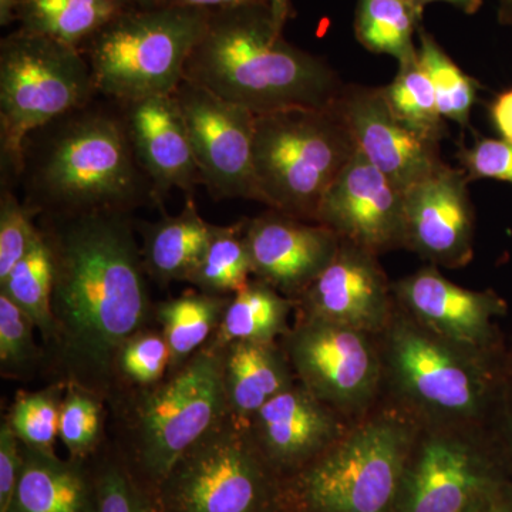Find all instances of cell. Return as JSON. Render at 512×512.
I'll return each instance as SVG.
<instances>
[{
	"label": "cell",
	"instance_id": "6da1fadb",
	"mask_svg": "<svg viewBox=\"0 0 512 512\" xmlns=\"http://www.w3.org/2000/svg\"><path fill=\"white\" fill-rule=\"evenodd\" d=\"M39 220L53 266V336L43 376L107 402L117 350L156 323L137 225L128 212Z\"/></svg>",
	"mask_w": 512,
	"mask_h": 512
},
{
	"label": "cell",
	"instance_id": "7a4b0ae2",
	"mask_svg": "<svg viewBox=\"0 0 512 512\" xmlns=\"http://www.w3.org/2000/svg\"><path fill=\"white\" fill-rule=\"evenodd\" d=\"M19 187L35 218L163 207L134 156L119 104L107 99L29 134Z\"/></svg>",
	"mask_w": 512,
	"mask_h": 512
},
{
	"label": "cell",
	"instance_id": "3957f363",
	"mask_svg": "<svg viewBox=\"0 0 512 512\" xmlns=\"http://www.w3.org/2000/svg\"><path fill=\"white\" fill-rule=\"evenodd\" d=\"M268 5L211 12L185 79L256 116L335 106L345 83L323 57L285 39Z\"/></svg>",
	"mask_w": 512,
	"mask_h": 512
},
{
	"label": "cell",
	"instance_id": "277c9868",
	"mask_svg": "<svg viewBox=\"0 0 512 512\" xmlns=\"http://www.w3.org/2000/svg\"><path fill=\"white\" fill-rule=\"evenodd\" d=\"M107 406L111 441L138 483L156 497L174 464L229 414L220 349L210 343L160 383L119 394Z\"/></svg>",
	"mask_w": 512,
	"mask_h": 512
},
{
	"label": "cell",
	"instance_id": "5b68a950",
	"mask_svg": "<svg viewBox=\"0 0 512 512\" xmlns=\"http://www.w3.org/2000/svg\"><path fill=\"white\" fill-rule=\"evenodd\" d=\"M82 50L18 29L0 42V175L19 187L26 138L37 128L97 99Z\"/></svg>",
	"mask_w": 512,
	"mask_h": 512
},
{
	"label": "cell",
	"instance_id": "8992f818",
	"mask_svg": "<svg viewBox=\"0 0 512 512\" xmlns=\"http://www.w3.org/2000/svg\"><path fill=\"white\" fill-rule=\"evenodd\" d=\"M211 12L134 5L107 23L80 50L97 93L114 103L173 94L207 28Z\"/></svg>",
	"mask_w": 512,
	"mask_h": 512
},
{
	"label": "cell",
	"instance_id": "52a82bcc",
	"mask_svg": "<svg viewBox=\"0 0 512 512\" xmlns=\"http://www.w3.org/2000/svg\"><path fill=\"white\" fill-rule=\"evenodd\" d=\"M356 151L335 106L256 116L252 161L262 204L315 222L320 202Z\"/></svg>",
	"mask_w": 512,
	"mask_h": 512
},
{
	"label": "cell",
	"instance_id": "ba28073f",
	"mask_svg": "<svg viewBox=\"0 0 512 512\" xmlns=\"http://www.w3.org/2000/svg\"><path fill=\"white\" fill-rule=\"evenodd\" d=\"M413 436L396 414L373 417L289 478L285 500L298 512H392Z\"/></svg>",
	"mask_w": 512,
	"mask_h": 512
},
{
	"label": "cell",
	"instance_id": "9c48e42d",
	"mask_svg": "<svg viewBox=\"0 0 512 512\" xmlns=\"http://www.w3.org/2000/svg\"><path fill=\"white\" fill-rule=\"evenodd\" d=\"M285 501L281 476L248 424L229 414L174 464L156 494L160 512H281Z\"/></svg>",
	"mask_w": 512,
	"mask_h": 512
},
{
	"label": "cell",
	"instance_id": "30bf717a",
	"mask_svg": "<svg viewBox=\"0 0 512 512\" xmlns=\"http://www.w3.org/2000/svg\"><path fill=\"white\" fill-rule=\"evenodd\" d=\"M386 332L387 365L410 402L451 419L480 412L490 387L481 356L444 342L407 315H393Z\"/></svg>",
	"mask_w": 512,
	"mask_h": 512
},
{
	"label": "cell",
	"instance_id": "8fae6325",
	"mask_svg": "<svg viewBox=\"0 0 512 512\" xmlns=\"http://www.w3.org/2000/svg\"><path fill=\"white\" fill-rule=\"evenodd\" d=\"M296 318L279 340L296 380L339 414L365 409L382 377L372 335L328 320Z\"/></svg>",
	"mask_w": 512,
	"mask_h": 512
},
{
	"label": "cell",
	"instance_id": "7c38bea8",
	"mask_svg": "<svg viewBox=\"0 0 512 512\" xmlns=\"http://www.w3.org/2000/svg\"><path fill=\"white\" fill-rule=\"evenodd\" d=\"M173 96L183 113L201 184L211 197L262 204L252 161L256 114L188 79Z\"/></svg>",
	"mask_w": 512,
	"mask_h": 512
},
{
	"label": "cell",
	"instance_id": "4fadbf2b",
	"mask_svg": "<svg viewBox=\"0 0 512 512\" xmlns=\"http://www.w3.org/2000/svg\"><path fill=\"white\" fill-rule=\"evenodd\" d=\"M315 222L376 255L406 248L404 192L359 150L330 185Z\"/></svg>",
	"mask_w": 512,
	"mask_h": 512
},
{
	"label": "cell",
	"instance_id": "5bb4252c",
	"mask_svg": "<svg viewBox=\"0 0 512 512\" xmlns=\"http://www.w3.org/2000/svg\"><path fill=\"white\" fill-rule=\"evenodd\" d=\"M357 150L399 190L420 183L444 161L440 144L419 136L394 114L383 87L345 84L335 103Z\"/></svg>",
	"mask_w": 512,
	"mask_h": 512
},
{
	"label": "cell",
	"instance_id": "9a60e30c",
	"mask_svg": "<svg viewBox=\"0 0 512 512\" xmlns=\"http://www.w3.org/2000/svg\"><path fill=\"white\" fill-rule=\"evenodd\" d=\"M379 255L340 239L322 274L295 299L298 316L339 323L362 332H383L393 318V285Z\"/></svg>",
	"mask_w": 512,
	"mask_h": 512
},
{
	"label": "cell",
	"instance_id": "2e32d148",
	"mask_svg": "<svg viewBox=\"0 0 512 512\" xmlns=\"http://www.w3.org/2000/svg\"><path fill=\"white\" fill-rule=\"evenodd\" d=\"M467 175L444 163L404 191L406 248L433 265L461 268L474 255V208Z\"/></svg>",
	"mask_w": 512,
	"mask_h": 512
},
{
	"label": "cell",
	"instance_id": "e0dca14e",
	"mask_svg": "<svg viewBox=\"0 0 512 512\" xmlns=\"http://www.w3.org/2000/svg\"><path fill=\"white\" fill-rule=\"evenodd\" d=\"M252 278L295 301L336 255L340 238L318 222L269 208L244 220Z\"/></svg>",
	"mask_w": 512,
	"mask_h": 512
},
{
	"label": "cell",
	"instance_id": "ac0fdd59",
	"mask_svg": "<svg viewBox=\"0 0 512 512\" xmlns=\"http://www.w3.org/2000/svg\"><path fill=\"white\" fill-rule=\"evenodd\" d=\"M406 315L434 336L481 356L493 335V320L505 311L495 293L470 291L448 281L436 265L424 266L393 285Z\"/></svg>",
	"mask_w": 512,
	"mask_h": 512
},
{
	"label": "cell",
	"instance_id": "d6986e66",
	"mask_svg": "<svg viewBox=\"0 0 512 512\" xmlns=\"http://www.w3.org/2000/svg\"><path fill=\"white\" fill-rule=\"evenodd\" d=\"M339 416L296 380L247 424L269 466L291 478L348 431Z\"/></svg>",
	"mask_w": 512,
	"mask_h": 512
},
{
	"label": "cell",
	"instance_id": "ffe728a7",
	"mask_svg": "<svg viewBox=\"0 0 512 512\" xmlns=\"http://www.w3.org/2000/svg\"><path fill=\"white\" fill-rule=\"evenodd\" d=\"M117 104L137 163L161 200L174 188L191 197L201 178L183 113L173 94Z\"/></svg>",
	"mask_w": 512,
	"mask_h": 512
},
{
	"label": "cell",
	"instance_id": "44dd1931",
	"mask_svg": "<svg viewBox=\"0 0 512 512\" xmlns=\"http://www.w3.org/2000/svg\"><path fill=\"white\" fill-rule=\"evenodd\" d=\"M493 488L473 448L453 437H433L407 478L403 511L466 512Z\"/></svg>",
	"mask_w": 512,
	"mask_h": 512
},
{
	"label": "cell",
	"instance_id": "7402d4cb",
	"mask_svg": "<svg viewBox=\"0 0 512 512\" xmlns=\"http://www.w3.org/2000/svg\"><path fill=\"white\" fill-rule=\"evenodd\" d=\"M218 349L228 413L242 423L296 382L279 342L237 340Z\"/></svg>",
	"mask_w": 512,
	"mask_h": 512
},
{
	"label": "cell",
	"instance_id": "603a6c76",
	"mask_svg": "<svg viewBox=\"0 0 512 512\" xmlns=\"http://www.w3.org/2000/svg\"><path fill=\"white\" fill-rule=\"evenodd\" d=\"M92 458L66 460L23 444L18 487L6 512H96Z\"/></svg>",
	"mask_w": 512,
	"mask_h": 512
},
{
	"label": "cell",
	"instance_id": "cb8c5ba5",
	"mask_svg": "<svg viewBox=\"0 0 512 512\" xmlns=\"http://www.w3.org/2000/svg\"><path fill=\"white\" fill-rule=\"evenodd\" d=\"M137 228L143 238L141 256L148 279L168 286L188 281L207 248L211 224L201 217L191 195L185 197L180 214L138 222Z\"/></svg>",
	"mask_w": 512,
	"mask_h": 512
},
{
	"label": "cell",
	"instance_id": "d4e9b609",
	"mask_svg": "<svg viewBox=\"0 0 512 512\" xmlns=\"http://www.w3.org/2000/svg\"><path fill=\"white\" fill-rule=\"evenodd\" d=\"M232 296V295H231ZM231 296L188 291L154 306V320L170 348L167 375L177 372L217 335Z\"/></svg>",
	"mask_w": 512,
	"mask_h": 512
},
{
	"label": "cell",
	"instance_id": "484cf974",
	"mask_svg": "<svg viewBox=\"0 0 512 512\" xmlns=\"http://www.w3.org/2000/svg\"><path fill=\"white\" fill-rule=\"evenodd\" d=\"M133 0H19L20 29L80 49Z\"/></svg>",
	"mask_w": 512,
	"mask_h": 512
},
{
	"label": "cell",
	"instance_id": "4316f807",
	"mask_svg": "<svg viewBox=\"0 0 512 512\" xmlns=\"http://www.w3.org/2000/svg\"><path fill=\"white\" fill-rule=\"evenodd\" d=\"M296 302L271 285L252 278L229 299L224 318L211 343L224 346L237 340L279 342L291 329Z\"/></svg>",
	"mask_w": 512,
	"mask_h": 512
},
{
	"label": "cell",
	"instance_id": "83f0119b",
	"mask_svg": "<svg viewBox=\"0 0 512 512\" xmlns=\"http://www.w3.org/2000/svg\"><path fill=\"white\" fill-rule=\"evenodd\" d=\"M424 9L417 0H357L355 35L369 52L387 55L397 63L417 56Z\"/></svg>",
	"mask_w": 512,
	"mask_h": 512
},
{
	"label": "cell",
	"instance_id": "f1b7e54d",
	"mask_svg": "<svg viewBox=\"0 0 512 512\" xmlns=\"http://www.w3.org/2000/svg\"><path fill=\"white\" fill-rule=\"evenodd\" d=\"M252 279L251 256L244 220L234 225H212L207 248L188 278V284L212 295L231 296Z\"/></svg>",
	"mask_w": 512,
	"mask_h": 512
},
{
	"label": "cell",
	"instance_id": "f546056e",
	"mask_svg": "<svg viewBox=\"0 0 512 512\" xmlns=\"http://www.w3.org/2000/svg\"><path fill=\"white\" fill-rule=\"evenodd\" d=\"M53 266L42 231L36 244L3 281L0 293L35 322L45 348L53 336Z\"/></svg>",
	"mask_w": 512,
	"mask_h": 512
},
{
	"label": "cell",
	"instance_id": "4dcf8cb0",
	"mask_svg": "<svg viewBox=\"0 0 512 512\" xmlns=\"http://www.w3.org/2000/svg\"><path fill=\"white\" fill-rule=\"evenodd\" d=\"M383 90L394 114L410 130L441 144L447 134L446 120L440 114L436 92L419 55L400 63L393 82Z\"/></svg>",
	"mask_w": 512,
	"mask_h": 512
},
{
	"label": "cell",
	"instance_id": "1f68e13d",
	"mask_svg": "<svg viewBox=\"0 0 512 512\" xmlns=\"http://www.w3.org/2000/svg\"><path fill=\"white\" fill-rule=\"evenodd\" d=\"M417 55L421 66L429 74L443 119L453 121L461 128L470 127L471 111L477 103L480 84L464 73L423 28L419 30Z\"/></svg>",
	"mask_w": 512,
	"mask_h": 512
},
{
	"label": "cell",
	"instance_id": "d6a6232c",
	"mask_svg": "<svg viewBox=\"0 0 512 512\" xmlns=\"http://www.w3.org/2000/svg\"><path fill=\"white\" fill-rule=\"evenodd\" d=\"M171 353L158 326H148L128 338L114 356L109 399L160 383L170 369Z\"/></svg>",
	"mask_w": 512,
	"mask_h": 512
},
{
	"label": "cell",
	"instance_id": "836d02e7",
	"mask_svg": "<svg viewBox=\"0 0 512 512\" xmlns=\"http://www.w3.org/2000/svg\"><path fill=\"white\" fill-rule=\"evenodd\" d=\"M107 417L109 406L100 394L79 384H66L60 409L59 439L69 458L87 461L96 456L109 439Z\"/></svg>",
	"mask_w": 512,
	"mask_h": 512
},
{
	"label": "cell",
	"instance_id": "e575fe53",
	"mask_svg": "<svg viewBox=\"0 0 512 512\" xmlns=\"http://www.w3.org/2000/svg\"><path fill=\"white\" fill-rule=\"evenodd\" d=\"M64 390L66 384L53 382L36 392L16 393L5 420L20 443L43 453H55Z\"/></svg>",
	"mask_w": 512,
	"mask_h": 512
},
{
	"label": "cell",
	"instance_id": "d590c367",
	"mask_svg": "<svg viewBox=\"0 0 512 512\" xmlns=\"http://www.w3.org/2000/svg\"><path fill=\"white\" fill-rule=\"evenodd\" d=\"M35 322L0 293V375L28 382L43 376L46 353L35 339Z\"/></svg>",
	"mask_w": 512,
	"mask_h": 512
},
{
	"label": "cell",
	"instance_id": "8d00e7d4",
	"mask_svg": "<svg viewBox=\"0 0 512 512\" xmlns=\"http://www.w3.org/2000/svg\"><path fill=\"white\" fill-rule=\"evenodd\" d=\"M92 464L96 477V512H160L156 497L130 473L111 439L92 457Z\"/></svg>",
	"mask_w": 512,
	"mask_h": 512
},
{
	"label": "cell",
	"instance_id": "74e56055",
	"mask_svg": "<svg viewBox=\"0 0 512 512\" xmlns=\"http://www.w3.org/2000/svg\"><path fill=\"white\" fill-rule=\"evenodd\" d=\"M40 237L35 217L19 200L13 188L0 191V281L10 274L20 259Z\"/></svg>",
	"mask_w": 512,
	"mask_h": 512
},
{
	"label": "cell",
	"instance_id": "f35d334b",
	"mask_svg": "<svg viewBox=\"0 0 512 512\" xmlns=\"http://www.w3.org/2000/svg\"><path fill=\"white\" fill-rule=\"evenodd\" d=\"M468 181L497 180L512 184V143L504 138L478 137L458 153Z\"/></svg>",
	"mask_w": 512,
	"mask_h": 512
},
{
	"label": "cell",
	"instance_id": "ab89813d",
	"mask_svg": "<svg viewBox=\"0 0 512 512\" xmlns=\"http://www.w3.org/2000/svg\"><path fill=\"white\" fill-rule=\"evenodd\" d=\"M23 467V444L5 419L0 423V512L8 511Z\"/></svg>",
	"mask_w": 512,
	"mask_h": 512
},
{
	"label": "cell",
	"instance_id": "60d3db41",
	"mask_svg": "<svg viewBox=\"0 0 512 512\" xmlns=\"http://www.w3.org/2000/svg\"><path fill=\"white\" fill-rule=\"evenodd\" d=\"M490 117L495 131L512 143V89L497 94L490 106Z\"/></svg>",
	"mask_w": 512,
	"mask_h": 512
},
{
	"label": "cell",
	"instance_id": "b9f144b4",
	"mask_svg": "<svg viewBox=\"0 0 512 512\" xmlns=\"http://www.w3.org/2000/svg\"><path fill=\"white\" fill-rule=\"evenodd\" d=\"M154 5L178 6V8L217 12V10L241 8V6L268 5V0H157Z\"/></svg>",
	"mask_w": 512,
	"mask_h": 512
},
{
	"label": "cell",
	"instance_id": "7bdbcfd3",
	"mask_svg": "<svg viewBox=\"0 0 512 512\" xmlns=\"http://www.w3.org/2000/svg\"><path fill=\"white\" fill-rule=\"evenodd\" d=\"M466 512H512V503H508L497 491L491 490L478 498Z\"/></svg>",
	"mask_w": 512,
	"mask_h": 512
},
{
	"label": "cell",
	"instance_id": "ee69618b",
	"mask_svg": "<svg viewBox=\"0 0 512 512\" xmlns=\"http://www.w3.org/2000/svg\"><path fill=\"white\" fill-rule=\"evenodd\" d=\"M421 8L426 9L431 3L443 2L448 5L454 6L466 15H474L480 10L483 5V0H417Z\"/></svg>",
	"mask_w": 512,
	"mask_h": 512
},
{
	"label": "cell",
	"instance_id": "f6af8a7d",
	"mask_svg": "<svg viewBox=\"0 0 512 512\" xmlns=\"http://www.w3.org/2000/svg\"><path fill=\"white\" fill-rule=\"evenodd\" d=\"M268 5L278 25L284 28L286 20L292 15L291 0H268Z\"/></svg>",
	"mask_w": 512,
	"mask_h": 512
},
{
	"label": "cell",
	"instance_id": "bcb514c9",
	"mask_svg": "<svg viewBox=\"0 0 512 512\" xmlns=\"http://www.w3.org/2000/svg\"><path fill=\"white\" fill-rule=\"evenodd\" d=\"M19 0H0V25L18 22Z\"/></svg>",
	"mask_w": 512,
	"mask_h": 512
},
{
	"label": "cell",
	"instance_id": "7dc6e473",
	"mask_svg": "<svg viewBox=\"0 0 512 512\" xmlns=\"http://www.w3.org/2000/svg\"><path fill=\"white\" fill-rule=\"evenodd\" d=\"M495 12L498 23L512 30V0H495Z\"/></svg>",
	"mask_w": 512,
	"mask_h": 512
},
{
	"label": "cell",
	"instance_id": "c3c4849f",
	"mask_svg": "<svg viewBox=\"0 0 512 512\" xmlns=\"http://www.w3.org/2000/svg\"><path fill=\"white\" fill-rule=\"evenodd\" d=\"M133 2L137 3V5H154L157 0H133Z\"/></svg>",
	"mask_w": 512,
	"mask_h": 512
}]
</instances>
